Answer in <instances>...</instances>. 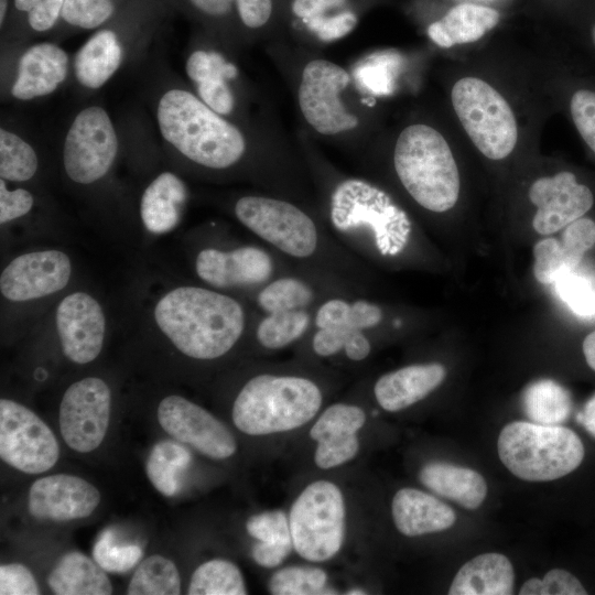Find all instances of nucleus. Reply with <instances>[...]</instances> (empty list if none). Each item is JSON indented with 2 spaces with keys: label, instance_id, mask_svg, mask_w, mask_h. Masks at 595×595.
<instances>
[{
  "label": "nucleus",
  "instance_id": "obj_43",
  "mask_svg": "<svg viewBox=\"0 0 595 595\" xmlns=\"http://www.w3.org/2000/svg\"><path fill=\"white\" fill-rule=\"evenodd\" d=\"M141 556L142 549L138 544L117 541L110 528L100 532L93 547V559L106 572H128Z\"/></svg>",
  "mask_w": 595,
  "mask_h": 595
},
{
  "label": "nucleus",
  "instance_id": "obj_53",
  "mask_svg": "<svg viewBox=\"0 0 595 595\" xmlns=\"http://www.w3.org/2000/svg\"><path fill=\"white\" fill-rule=\"evenodd\" d=\"M64 0H41L28 12V23L35 32L51 30L62 17Z\"/></svg>",
  "mask_w": 595,
  "mask_h": 595
},
{
  "label": "nucleus",
  "instance_id": "obj_15",
  "mask_svg": "<svg viewBox=\"0 0 595 595\" xmlns=\"http://www.w3.org/2000/svg\"><path fill=\"white\" fill-rule=\"evenodd\" d=\"M201 280L216 289L263 286L277 273V262L271 252L253 245L230 250L205 248L195 260Z\"/></svg>",
  "mask_w": 595,
  "mask_h": 595
},
{
  "label": "nucleus",
  "instance_id": "obj_14",
  "mask_svg": "<svg viewBox=\"0 0 595 595\" xmlns=\"http://www.w3.org/2000/svg\"><path fill=\"white\" fill-rule=\"evenodd\" d=\"M156 413L162 429L177 442L214 459L236 453V439L230 430L198 404L173 394L160 402Z\"/></svg>",
  "mask_w": 595,
  "mask_h": 595
},
{
  "label": "nucleus",
  "instance_id": "obj_27",
  "mask_svg": "<svg viewBox=\"0 0 595 595\" xmlns=\"http://www.w3.org/2000/svg\"><path fill=\"white\" fill-rule=\"evenodd\" d=\"M515 572L509 559L500 553L479 554L466 562L450 586V595L512 594Z\"/></svg>",
  "mask_w": 595,
  "mask_h": 595
},
{
  "label": "nucleus",
  "instance_id": "obj_57",
  "mask_svg": "<svg viewBox=\"0 0 595 595\" xmlns=\"http://www.w3.org/2000/svg\"><path fill=\"white\" fill-rule=\"evenodd\" d=\"M199 12L210 17H224L232 8L235 0H187Z\"/></svg>",
  "mask_w": 595,
  "mask_h": 595
},
{
  "label": "nucleus",
  "instance_id": "obj_8",
  "mask_svg": "<svg viewBox=\"0 0 595 595\" xmlns=\"http://www.w3.org/2000/svg\"><path fill=\"white\" fill-rule=\"evenodd\" d=\"M456 116L472 142L490 160H501L515 149L518 126L508 101L487 82L463 77L451 93Z\"/></svg>",
  "mask_w": 595,
  "mask_h": 595
},
{
  "label": "nucleus",
  "instance_id": "obj_56",
  "mask_svg": "<svg viewBox=\"0 0 595 595\" xmlns=\"http://www.w3.org/2000/svg\"><path fill=\"white\" fill-rule=\"evenodd\" d=\"M371 351L370 340L365 332L353 331L345 347L344 353L353 361L366 359Z\"/></svg>",
  "mask_w": 595,
  "mask_h": 595
},
{
  "label": "nucleus",
  "instance_id": "obj_22",
  "mask_svg": "<svg viewBox=\"0 0 595 595\" xmlns=\"http://www.w3.org/2000/svg\"><path fill=\"white\" fill-rule=\"evenodd\" d=\"M445 376L439 363L409 365L381 376L374 386L375 398L383 410L397 412L428 397Z\"/></svg>",
  "mask_w": 595,
  "mask_h": 595
},
{
  "label": "nucleus",
  "instance_id": "obj_58",
  "mask_svg": "<svg viewBox=\"0 0 595 595\" xmlns=\"http://www.w3.org/2000/svg\"><path fill=\"white\" fill-rule=\"evenodd\" d=\"M578 421L595 437V394L586 402L583 412L578 415Z\"/></svg>",
  "mask_w": 595,
  "mask_h": 595
},
{
  "label": "nucleus",
  "instance_id": "obj_61",
  "mask_svg": "<svg viewBox=\"0 0 595 595\" xmlns=\"http://www.w3.org/2000/svg\"><path fill=\"white\" fill-rule=\"evenodd\" d=\"M8 11V0H0V25L2 26Z\"/></svg>",
  "mask_w": 595,
  "mask_h": 595
},
{
  "label": "nucleus",
  "instance_id": "obj_39",
  "mask_svg": "<svg viewBox=\"0 0 595 595\" xmlns=\"http://www.w3.org/2000/svg\"><path fill=\"white\" fill-rule=\"evenodd\" d=\"M39 169V156L31 143L19 133L0 129V176L10 182H26Z\"/></svg>",
  "mask_w": 595,
  "mask_h": 595
},
{
  "label": "nucleus",
  "instance_id": "obj_33",
  "mask_svg": "<svg viewBox=\"0 0 595 595\" xmlns=\"http://www.w3.org/2000/svg\"><path fill=\"white\" fill-rule=\"evenodd\" d=\"M522 408L534 423L558 425L572 411L570 392L552 379H540L530 383L522 394Z\"/></svg>",
  "mask_w": 595,
  "mask_h": 595
},
{
  "label": "nucleus",
  "instance_id": "obj_9",
  "mask_svg": "<svg viewBox=\"0 0 595 595\" xmlns=\"http://www.w3.org/2000/svg\"><path fill=\"white\" fill-rule=\"evenodd\" d=\"M289 526L293 548L310 562L335 556L344 540L345 504L340 489L332 482L307 485L294 500Z\"/></svg>",
  "mask_w": 595,
  "mask_h": 595
},
{
  "label": "nucleus",
  "instance_id": "obj_4",
  "mask_svg": "<svg viewBox=\"0 0 595 595\" xmlns=\"http://www.w3.org/2000/svg\"><path fill=\"white\" fill-rule=\"evenodd\" d=\"M235 216L248 230L290 260L346 268L356 260L340 259L332 234H324L315 220L296 205L275 197L246 195L234 207Z\"/></svg>",
  "mask_w": 595,
  "mask_h": 595
},
{
  "label": "nucleus",
  "instance_id": "obj_49",
  "mask_svg": "<svg viewBox=\"0 0 595 595\" xmlns=\"http://www.w3.org/2000/svg\"><path fill=\"white\" fill-rule=\"evenodd\" d=\"M570 110L578 133L595 153V91H575L571 98Z\"/></svg>",
  "mask_w": 595,
  "mask_h": 595
},
{
  "label": "nucleus",
  "instance_id": "obj_50",
  "mask_svg": "<svg viewBox=\"0 0 595 595\" xmlns=\"http://www.w3.org/2000/svg\"><path fill=\"white\" fill-rule=\"evenodd\" d=\"M1 595H37L40 589L31 571L20 563L0 566Z\"/></svg>",
  "mask_w": 595,
  "mask_h": 595
},
{
  "label": "nucleus",
  "instance_id": "obj_5",
  "mask_svg": "<svg viewBox=\"0 0 595 595\" xmlns=\"http://www.w3.org/2000/svg\"><path fill=\"white\" fill-rule=\"evenodd\" d=\"M322 402L320 387L306 377L261 374L240 389L231 418L236 428L248 435L286 432L311 421Z\"/></svg>",
  "mask_w": 595,
  "mask_h": 595
},
{
  "label": "nucleus",
  "instance_id": "obj_30",
  "mask_svg": "<svg viewBox=\"0 0 595 595\" xmlns=\"http://www.w3.org/2000/svg\"><path fill=\"white\" fill-rule=\"evenodd\" d=\"M47 584L57 595H109L111 583L106 571L78 551L64 554L47 576Z\"/></svg>",
  "mask_w": 595,
  "mask_h": 595
},
{
  "label": "nucleus",
  "instance_id": "obj_11",
  "mask_svg": "<svg viewBox=\"0 0 595 595\" xmlns=\"http://www.w3.org/2000/svg\"><path fill=\"white\" fill-rule=\"evenodd\" d=\"M0 456L18 470L41 474L55 465L60 447L52 430L33 411L1 399Z\"/></svg>",
  "mask_w": 595,
  "mask_h": 595
},
{
  "label": "nucleus",
  "instance_id": "obj_62",
  "mask_svg": "<svg viewBox=\"0 0 595 595\" xmlns=\"http://www.w3.org/2000/svg\"><path fill=\"white\" fill-rule=\"evenodd\" d=\"M348 595H364L366 594V592L361 591V589H350L347 592Z\"/></svg>",
  "mask_w": 595,
  "mask_h": 595
},
{
  "label": "nucleus",
  "instance_id": "obj_25",
  "mask_svg": "<svg viewBox=\"0 0 595 595\" xmlns=\"http://www.w3.org/2000/svg\"><path fill=\"white\" fill-rule=\"evenodd\" d=\"M126 53L127 48L116 31L97 30L73 57L77 83L88 90L101 88L121 67Z\"/></svg>",
  "mask_w": 595,
  "mask_h": 595
},
{
  "label": "nucleus",
  "instance_id": "obj_37",
  "mask_svg": "<svg viewBox=\"0 0 595 595\" xmlns=\"http://www.w3.org/2000/svg\"><path fill=\"white\" fill-rule=\"evenodd\" d=\"M188 595H245L247 588L238 566L224 559L201 564L193 573Z\"/></svg>",
  "mask_w": 595,
  "mask_h": 595
},
{
  "label": "nucleus",
  "instance_id": "obj_59",
  "mask_svg": "<svg viewBox=\"0 0 595 595\" xmlns=\"http://www.w3.org/2000/svg\"><path fill=\"white\" fill-rule=\"evenodd\" d=\"M582 347L587 365L595 371V331L585 337Z\"/></svg>",
  "mask_w": 595,
  "mask_h": 595
},
{
  "label": "nucleus",
  "instance_id": "obj_52",
  "mask_svg": "<svg viewBox=\"0 0 595 595\" xmlns=\"http://www.w3.org/2000/svg\"><path fill=\"white\" fill-rule=\"evenodd\" d=\"M353 329L340 327L316 328L312 337V349L320 357H331L342 350Z\"/></svg>",
  "mask_w": 595,
  "mask_h": 595
},
{
  "label": "nucleus",
  "instance_id": "obj_13",
  "mask_svg": "<svg viewBox=\"0 0 595 595\" xmlns=\"http://www.w3.org/2000/svg\"><path fill=\"white\" fill-rule=\"evenodd\" d=\"M111 392L97 377L71 385L60 405V429L65 443L74 451L89 453L104 441L109 425Z\"/></svg>",
  "mask_w": 595,
  "mask_h": 595
},
{
  "label": "nucleus",
  "instance_id": "obj_63",
  "mask_svg": "<svg viewBox=\"0 0 595 595\" xmlns=\"http://www.w3.org/2000/svg\"><path fill=\"white\" fill-rule=\"evenodd\" d=\"M592 39H593V43L595 45V24H594V26L592 29Z\"/></svg>",
  "mask_w": 595,
  "mask_h": 595
},
{
  "label": "nucleus",
  "instance_id": "obj_47",
  "mask_svg": "<svg viewBox=\"0 0 595 595\" xmlns=\"http://www.w3.org/2000/svg\"><path fill=\"white\" fill-rule=\"evenodd\" d=\"M520 595H585L582 583L570 572L562 569L549 571L543 578L526 581L519 592Z\"/></svg>",
  "mask_w": 595,
  "mask_h": 595
},
{
  "label": "nucleus",
  "instance_id": "obj_60",
  "mask_svg": "<svg viewBox=\"0 0 595 595\" xmlns=\"http://www.w3.org/2000/svg\"><path fill=\"white\" fill-rule=\"evenodd\" d=\"M41 0H14V7L20 12H29Z\"/></svg>",
  "mask_w": 595,
  "mask_h": 595
},
{
  "label": "nucleus",
  "instance_id": "obj_24",
  "mask_svg": "<svg viewBox=\"0 0 595 595\" xmlns=\"http://www.w3.org/2000/svg\"><path fill=\"white\" fill-rule=\"evenodd\" d=\"M396 528L407 537L440 532L451 528L456 516L454 510L436 497L415 488H402L391 504Z\"/></svg>",
  "mask_w": 595,
  "mask_h": 595
},
{
  "label": "nucleus",
  "instance_id": "obj_36",
  "mask_svg": "<svg viewBox=\"0 0 595 595\" xmlns=\"http://www.w3.org/2000/svg\"><path fill=\"white\" fill-rule=\"evenodd\" d=\"M311 322L307 309L269 313L257 324L256 338L266 349H282L303 337Z\"/></svg>",
  "mask_w": 595,
  "mask_h": 595
},
{
  "label": "nucleus",
  "instance_id": "obj_3",
  "mask_svg": "<svg viewBox=\"0 0 595 595\" xmlns=\"http://www.w3.org/2000/svg\"><path fill=\"white\" fill-rule=\"evenodd\" d=\"M328 224L339 242L360 256L394 258L412 236L408 214L380 187L361 178H346L333 190Z\"/></svg>",
  "mask_w": 595,
  "mask_h": 595
},
{
  "label": "nucleus",
  "instance_id": "obj_34",
  "mask_svg": "<svg viewBox=\"0 0 595 595\" xmlns=\"http://www.w3.org/2000/svg\"><path fill=\"white\" fill-rule=\"evenodd\" d=\"M186 447L173 441H161L151 450L145 473L154 488L164 496H174L180 487L178 476L191 463Z\"/></svg>",
  "mask_w": 595,
  "mask_h": 595
},
{
  "label": "nucleus",
  "instance_id": "obj_35",
  "mask_svg": "<svg viewBox=\"0 0 595 595\" xmlns=\"http://www.w3.org/2000/svg\"><path fill=\"white\" fill-rule=\"evenodd\" d=\"M316 298L314 286L296 275H279L260 288L257 304L266 313L307 309Z\"/></svg>",
  "mask_w": 595,
  "mask_h": 595
},
{
  "label": "nucleus",
  "instance_id": "obj_48",
  "mask_svg": "<svg viewBox=\"0 0 595 595\" xmlns=\"http://www.w3.org/2000/svg\"><path fill=\"white\" fill-rule=\"evenodd\" d=\"M561 245L570 269H576L585 252L595 245V221L581 217L569 224L564 228Z\"/></svg>",
  "mask_w": 595,
  "mask_h": 595
},
{
  "label": "nucleus",
  "instance_id": "obj_23",
  "mask_svg": "<svg viewBox=\"0 0 595 595\" xmlns=\"http://www.w3.org/2000/svg\"><path fill=\"white\" fill-rule=\"evenodd\" d=\"M185 72L209 108L221 116L232 112L236 101L228 80L238 75L235 64L216 51L196 50L186 58Z\"/></svg>",
  "mask_w": 595,
  "mask_h": 595
},
{
  "label": "nucleus",
  "instance_id": "obj_51",
  "mask_svg": "<svg viewBox=\"0 0 595 595\" xmlns=\"http://www.w3.org/2000/svg\"><path fill=\"white\" fill-rule=\"evenodd\" d=\"M34 205V197L25 188L9 190L6 180H0V223L1 225L26 215Z\"/></svg>",
  "mask_w": 595,
  "mask_h": 595
},
{
  "label": "nucleus",
  "instance_id": "obj_16",
  "mask_svg": "<svg viewBox=\"0 0 595 595\" xmlns=\"http://www.w3.org/2000/svg\"><path fill=\"white\" fill-rule=\"evenodd\" d=\"M72 273L68 256L60 250L18 256L1 272V294L13 302L40 299L66 286Z\"/></svg>",
  "mask_w": 595,
  "mask_h": 595
},
{
  "label": "nucleus",
  "instance_id": "obj_40",
  "mask_svg": "<svg viewBox=\"0 0 595 595\" xmlns=\"http://www.w3.org/2000/svg\"><path fill=\"white\" fill-rule=\"evenodd\" d=\"M399 58L390 52H377L357 63L353 75L357 86L371 95L382 96L393 89Z\"/></svg>",
  "mask_w": 595,
  "mask_h": 595
},
{
  "label": "nucleus",
  "instance_id": "obj_28",
  "mask_svg": "<svg viewBox=\"0 0 595 595\" xmlns=\"http://www.w3.org/2000/svg\"><path fill=\"white\" fill-rule=\"evenodd\" d=\"M419 479L431 491L466 509H477L487 495L486 480L478 472L446 462L428 463Z\"/></svg>",
  "mask_w": 595,
  "mask_h": 595
},
{
  "label": "nucleus",
  "instance_id": "obj_31",
  "mask_svg": "<svg viewBox=\"0 0 595 595\" xmlns=\"http://www.w3.org/2000/svg\"><path fill=\"white\" fill-rule=\"evenodd\" d=\"M347 0H293L292 11L318 40L332 42L349 34L358 18L350 10H340Z\"/></svg>",
  "mask_w": 595,
  "mask_h": 595
},
{
  "label": "nucleus",
  "instance_id": "obj_29",
  "mask_svg": "<svg viewBox=\"0 0 595 595\" xmlns=\"http://www.w3.org/2000/svg\"><path fill=\"white\" fill-rule=\"evenodd\" d=\"M499 17V12L493 8L459 3L450 9L443 18L430 24L428 35L432 42L444 48L472 43L494 29Z\"/></svg>",
  "mask_w": 595,
  "mask_h": 595
},
{
  "label": "nucleus",
  "instance_id": "obj_2",
  "mask_svg": "<svg viewBox=\"0 0 595 595\" xmlns=\"http://www.w3.org/2000/svg\"><path fill=\"white\" fill-rule=\"evenodd\" d=\"M153 113L163 142L199 166L227 170L247 151L239 128L183 87L170 84L161 88L153 101Z\"/></svg>",
  "mask_w": 595,
  "mask_h": 595
},
{
  "label": "nucleus",
  "instance_id": "obj_6",
  "mask_svg": "<svg viewBox=\"0 0 595 595\" xmlns=\"http://www.w3.org/2000/svg\"><path fill=\"white\" fill-rule=\"evenodd\" d=\"M393 166L409 195L423 208L444 213L456 204L459 173L445 138L426 125L402 130L393 151Z\"/></svg>",
  "mask_w": 595,
  "mask_h": 595
},
{
  "label": "nucleus",
  "instance_id": "obj_32",
  "mask_svg": "<svg viewBox=\"0 0 595 595\" xmlns=\"http://www.w3.org/2000/svg\"><path fill=\"white\" fill-rule=\"evenodd\" d=\"M385 317L382 309L366 299L329 298L315 310L316 328L340 327L367 332L379 326Z\"/></svg>",
  "mask_w": 595,
  "mask_h": 595
},
{
  "label": "nucleus",
  "instance_id": "obj_12",
  "mask_svg": "<svg viewBox=\"0 0 595 595\" xmlns=\"http://www.w3.org/2000/svg\"><path fill=\"white\" fill-rule=\"evenodd\" d=\"M349 82V74L333 62L313 60L304 66L299 105L306 122L318 133L337 134L357 127L358 118L339 98Z\"/></svg>",
  "mask_w": 595,
  "mask_h": 595
},
{
  "label": "nucleus",
  "instance_id": "obj_17",
  "mask_svg": "<svg viewBox=\"0 0 595 595\" xmlns=\"http://www.w3.org/2000/svg\"><path fill=\"white\" fill-rule=\"evenodd\" d=\"M529 199L537 206L532 226L540 235H551L583 217L593 206L592 191L571 172L536 180Z\"/></svg>",
  "mask_w": 595,
  "mask_h": 595
},
{
  "label": "nucleus",
  "instance_id": "obj_19",
  "mask_svg": "<svg viewBox=\"0 0 595 595\" xmlns=\"http://www.w3.org/2000/svg\"><path fill=\"white\" fill-rule=\"evenodd\" d=\"M99 502L100 493L93 484L67 474L36 479L28 497L29 512L34 518L52 521L87 518Z\"/></svg>",
  "mask_w": 595,
  "mask_h": 595
},
{
  "label": "nucleus",
  "instance_id": "obj_45",
  "mask_svg": "<svg viewBox=\"0 0 595 595\" xmlns=\"http://www.w3.org/2000/svg\"><path fill=\"white\" fill-rule=\"evenodd\" d=\"M533 257L534 277L542 284H551L561 274L571 271L561 241L555 238L549 237L538 241L533 248Z\"/></svg>",
  "mask_w": 595,
  "mask_h": 595
},
{
  "label": "nucleus",
  "instance_id": "obj_1",
  "mask_svg": "<svg viewBox=\"0 0 595 595\" xmlns=\"http://www.w3.org/2000/svg\"><path fill=\"white\" fill-rule=\"evenodd\" d=\"M161 332L185 356L212 360L226 355L246 327L244 306L234 298L201 286H178L154 307Z\"/></svg>",
  "mask_w": 595,
  "mask_h": 595
},
{
  "label": "nucleus",
  "instance_id": "obj_20",
  "mask_svg": "<svg viewBox=\"0 0 595 595\" xmlns=\"http://www.w3.org/2000/svg\"><path fill=\"white\" fill-rule=\"evenodd\" d=\"M366 422L365 411L354 404L335 403L328 407L310 430L317 442L315 464L322 469L340 466L359 451L357 432Z\"/></svg>",
  "mask_w": 595,
  "mask_h": 595
},
{
  "label": "nucleus",
  "instance_id": "obj_55",
  "mask_svg": "<svg viewBox=\"0 0 595 595\" xmlns=\"http://www.w3.org/2000/svg\"><path fill=\"white\" fill-rule=\"evenodd\" d=\"M291 544H270L258 542L252 548V559L263 567H274L281 564L291 552Z\"/></svg>",
  "mask_w": 595,
  "mask_h": 595
},
{
  "label": "nucleus",
  "instance_id": "obj_21",
  "mask_svg": "<svg viewBox=\"0 0 595 595\" xmlns=\"http://www.w3.org/2000/svg\"><path fill=\"white\" fill-rule=\"evenodd\" d=\"M71 67L68 53L51 42H41L25 48L19 57L10 94L29 101L53 94L66 80Z\"/></svg>",
  "mask_w": 595,
  "mask_h": 595
},
{
  "label": "nucleus",
  "instance_id": "obj_44",
  "mask_svg": "<svg viewBox=\"0 0 595 595\" xmlns=\"http://www.w3.org/2000/svg\"><path fill=\"white\" fill-rule=\"evenodd\" d=\"M115 12L113 0H64L62 19L82 30H95Z\"/></svg>",
  "mask_w": 595,
  "mask_h": 595
},
{
  "label": "nucleus",
  "instance_id": "obj_26",
  "mask_svg": "<svg viewBox=\"0 0 595 595\" xmlns=\"http://www.w3.org/2000/svg\"><path fill=\"white\" fill-rule=\"evenodd\" d=\"M188 192L185 183L173 172H162L144 188L140 216L144 227L153 234L174 229L181 220Z\"/></svg>",
  "mask_w": 595,
  "mask_h": 595
},
{
  "label": "nucleus",
  "instance_id": "obj_38",
  "mask_svg": "<svg viewBox=\"0 0 595 595\" xmlns=\"http://www.w3.org/2000/svg\"><path fill=\"white\" fill-rule=\"evenodd\" d=\"M129 595H178L181 580L176 565L160 554L147 558L133 573Z\"/></svg>",
  "mask_w": 595,
  "mask_h": 595
},
{
  "label": "nucleus",
  "instance_id": "obj_41",
  "mask_svg": "<svg viewBox=\"0 0 595 595\" xmlns=\"http://www.w3.org/2000/svg\"><path fill=\"white\" fill-rule=\"evenodd\" d=\"M327 574L313 566H286L277 571L269 581L273 595H317L328 594Z\"/></svg>",
  "mask_w": 595,
  "mask_h": 595
},
{
  "label": "nucleus",
  "instance_id": "obj_10",
  "mask_svg": "<svg viewBox=\"0 0 595 595\" xmlns=\"http://www.w3.org/2000/svg\"><path fill=\"white\" fill-rule=\"evenodd\" d=\"M119 152V136L108 111L98 105L80 109L73 118L63 143V166L74 183L89 185L112 167Z\"/></svg>",
  "mask_w": 595,
  "mask_h": 595
},
{
  "label": "nucleus",
  "instance_id": "obj_7",
  "mask_svg": "<svg viewBox=\"0 0 595 595\" xmlns=\"http://www.w3.org/2000/svg\"><path fill=\"white\" fill-rule=\"evenodd\" d=\"M498 455L518 478L549 482L576 469L584 458L578 435L561 425L516 421L499 433Z\"/></svg>",
  "mask_w": 595,
  "mask_h": 595
},
{
  "label": "nucleus",
  "instance_id": "obj_46",
  "mask_svg": "<svg viewBox=\"0 0 595 595\" xmlns=\"http://www.w3.org/2000/svg\"><path fill=\"white\" fill-rule=\"evenodd\" d=\"M246 529L252 538L260 542L293 545L289 519L281 510L264 511L251 516L246 522Z\"/></svg>",
  "mask_w": 595,
  "mask_h": 595
},
{
  "label": "nucleus",
  "instance_id": "obj_18",
  "mask_svg": "<svg viewBox=\"0 0 595 595\" xmlns=\"http://www.w3.org/2000/svg\"><path fill=\"white\" fill-rule=\"evenodd\" d=\"M56 328L64 355L84 365L101 351L106 318L98 301L85 292H74L58 304Z\"/></svg>",
  "mask_w": 595,
  "mask_h": 595
},
{
  "label": "nucleus",
  "instance_id": "obj_54",
  "mask_svg": "<svg viewBox=\"0 0 595 595\" xmlns=\"http://www.w3.org/2000/svg\"><path fill=\"white\" fill-rule=\"evenodd\" d=\"M241 22L250 29L264 25L271 17L272 0H235Z\"/></svg>",
  "mask_w": 595,
  "mask_h": 595
},
{
  "label": "nucleus",
  "instance_id": "obj_42",
  "mask_svg": "<svg viewBox=\"0 0 595 595\" xmlns=\"http://www.w3.org/2000/svg\"><path fill=\"white\" fill-rule=\"evenodd\" d=\"M555 292L578 317L595 320V279L576 269L561 274L554 282Z\"/></svg>",
  "mask_w": 595,
  "mask_h": 595
}]
</instances>
